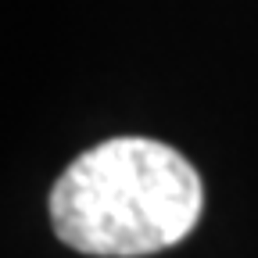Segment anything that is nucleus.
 <instances>
[{"label":"nucleus","mask_w":258,"mask_h":258,"mask_svg":"<svg viewBox=\"0 0 258 258\" xmlns=\"http://www.w3.org/2000/svg\"><path fill=\"white\" fill-rule=\"evenodd\" d=\"M205 186L161 140L115 137L83 151L50 190L61 244L97 258H140L179 244L201 219Z\"/></svg>","instance_id":"f257e3e1"}]
</instances>
